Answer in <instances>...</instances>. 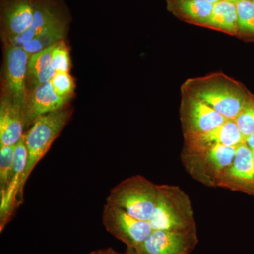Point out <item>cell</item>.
Here are the masks:
<instances>
[{
  "label": "cell",
  "mask_w": 254,
  "mask_h": 254,
  "mask_svg": "<svg viewBox=\"0 0 254 254\" xmlns=\"http://www.w3.org/2000/svg\"><path fill=\"white\" fill-rule=\"evenodd\" d=\"M182 91L196 97L221 114L235 120L253 94L240 82L222 73L189 78Z\"/></svg>",
  "instance_id": "obj_1"
},
{
  "label": "cell",
  "mask_w": 254,
  "mask_h": 254,
  "mask_svg": "<svg viewBox=\"0 0 254 254\" xmlns=\"http://www.w3.org/2000/svg\"><path fill=\"white\" fill-rule=\"evenodd\" d=\"M158 193L148 222L153 230H187L196 227L190 197L176 185H157Z\"/></svg>",
  "instance_id": "obj_2"
},
{
  "label": "cell",
  "mask_w": 254,
  "mask_h": 254,
  "mask_svg": "<svg viewBox=\"0 0 254 254\" xmlns=\"http://www.w3.org/2000/svg\"><path fill=\"white\" fill-rule=\"evenodd\" d=\"M237 147L217 145L194 149L184 145L180 158L193 180L205 187L219 188L224 174L233 162Z\"/></svg>",
  "instance_id": "obj_3"
},
{
  "label": "cell",
  "mask_w": 254,
  "mask_h": 254,
  "mask_svg": "<svg viewBox=\"0 0 254 254\" xmlns=\"http://www.w3.org/2000/svg\"><path fill=\"white\" fill-rule=\"evenodd\" d=\"M72 110L64 108L42 115L32 124L29 130L24 133V141L27 149L28 160L21 184L23 195L25 185L33 169L48 153L52 144L66 126L71 118Z\"/></svg>",
  "instance_id": "obj_4"
},
{
  "label": "cell",
  "mask_w": 254,
  "mask_h": 254,
  "mask_svg": "<svg viewBox=\"0 0 254 254\" xmlns=\"http://www.w3.org/2000/svg\"><path fill=\"white\" fill-rule=\"evenodd\" d=\"M157 193V185L153 182L141 175H132L110 190L106 203L123 209L133 218L148 222Z\"/></svg>",
  "instance_id": "obj_5"
},
{
  "label": "cell",
  "mask_w": 254,
  "mask_h": 254,
  "mask_svg": "<svg viewBox=\"0 0 254 254\" xmlns=\"http://www.w3.org/2000/svg\"><path fill=\"white\" fill-rule=\"evenodd\" d=\"M102 220L107 231L127 248H136L153 231L148 221L133 218L123 209L108 203L103 207Z\"/></svg>",
  "instance_id": "obj_6"
},
{
  "label": "cell",
  "mask_w": 254,
  "mask_h": 254,
  "mask_svg": "<svg viewBox=\"0 0 254 254\" xmlns=\"http://www.w3.org/2000/svg\"><path fill=\"white\" fill-rule=\"evenodd\" d=\"M181 91L180 118L183 136L205 133L227 121V119L204 102Z\"/></svg>",
  "instance_id": "obj_7"
},
{
  "label": "cell",
  "mask_w": 254,
  "mask_h": 254,
  "mask_svg": "<svg viewBox=\"0 0 254 254\" xmlns=\"http://www.w3.org/2000/svg\"><path fill=\"white\" fill-rule=\"evenodd\" d=\"M198 242L196 227L187 230H153L135 250L139 254H190Z\"/></svg>",
  "instance_id": "obj_8"
},
{
  "label": "cell",
  "mask_w": 254,
  "mask_h": 254,
  "mask_svg": "<svg viewBox=\"0 0 254 254\" xmlns=\"http://www.w3.org/2000/svg\"><path fill=\"white\" fill-rule=\"evenodd\" d=\"M30 55L21 47L5 44L2 93L23 107L27 96L28 63Z\"/></svg>",
  "instance_id": "obj_9"
},
{
  "label": "cell",
  "mask_w": 254,
  "mask_h": 254,
  "mask_svg": "<svg viewBox=\"0 0 254 254\" xmlns=\"http://www.w3.org/2000/svg\"><path fill=\"white\" fill-rule=\"evenodd\" d=\"M219 188L240 192L254 198L253 152L245 141L237 147L233 162L224 174Z\"/></svg>",
  "instance_id": "obj_10"
},
{
  "label": "cell",
  "mask_w": 254,
  "mask_h": 254,
  "mask_svg": "<svg viewBox=\"0 0 254 254\" xmlns=\"http://www.w3.org/2000/svg\"><path fill=\"white\" fill-rule=\"evenodd\" d=\"M24 136V135H23ZM28 153L25 144L24 136L16 143L15 149L14 171L9 186L2 198H0V231L2 232L9 222L14 210L22 203L23 195L21 193V184L26 165Z\"/></svg>",
  "instance_id": "obj_11"
},
{
  "label": "cell",
  "mask_w": 254,
  "mask_h": 254,
  "mask_svg": "<svg viewBox=\"0 0 254 254\" xmlns=\"http://www.w3.org/2000/svg\"><path fill=\"white\" fill-rule=\"evenodd\" d=\"M71 100L58 96L50 81L28 91L23 107L25 128L31 126L42 115L63 109Z\"/></svg>",
  "instance_id": "obj_12"
},
{
  "label": "cell",
  "mask_w": 254,
  "mask_h": 254,
  "mask_svg": "<svg viewBox=\"0 0 254 254\" xmlns=\"http://www.w3.org/2000/svg\"><path fill=\"white\" fill-rule=\"evenodd\" d=\"M36 2L33 0H4L1 20L4 41L22 35L31 27Z\"/></svg>",
  "instance_id": "obj_13"
},
{
  "label": "cell",
  "mask_w": 254,
  "mask_h": 254,
  "mask_svg": "<svg viewBox=\"0 0 254 254\" xmlns=\"http://www.w3.org/2000/svg\"><path fill=\"white\" fill-rule=\"evenodd\" d=\"M245 141V136L232 120H227L220 126L205 133L184 136V145L194 149L217 145L237 147Z\"/></svg>",
  "instance_id": "obj_14"
},
{
  "label": "cell",
  "mask_w": 254,
  "mask_h": 254,
  "mask_svg": "<svg viewBox=\"0 0 254 254\" xmlns=\"http://www.w3.org/2000/svg\"><path fill=\"white\" fill-rule=\"evenodd\" d=\"M23 107L2 93L0 102V147L15 145L24 135Z\"/></svg>",
  "instance_id": "obj_15"
},
{
  "label": "cell",
  "mask_w": 254,
  "mask_h": 254,
  "mask_svg": "<svg viewBox=\"0 0 254 254\" xmlns=\"http://www.w3.org/2000/svg\"><path fill=\"white\" fill-rule=\"evenodd\" d=\"M62 19L63 18L60 16L58 10L55 9L54 5L46 1L36 2L34 18L31 27L22 35L5 41V44L22 47L26 42L38 36L46 28L50 27Z\"/></svg>",
  "instance_id": "obj_16"
},
{
  "label": "cell",
  "mask_w": 254,
  "mask_h": 254,
  "mask_svg": "<svg viewBox=\"0 0 254 254\" xmlns=\"http://www.w3.org/2000/svg\"><path fill=\"white\" fill-rule=\"evenodd\" d=\"M167 9L175 17L196 26L208 21L214 4L205 0H166Z\"/></svg>",
  "instance_id": "obj_17"
},
{
  "label": "cell",
  "mask_w": 254,
  "mask_h": 254,
  "mask_svg": "<svg viewBox=\"0 0 254 254\" xmlns=\"http://www.w3.org/2000/svg\"><path fill=\"white\" fill-rule=\"evenodd\" d=\"M54 45L30 55L27 71L28 91L48 83L56 73L51 64L52 51Z\"/></svg>",
  "instance_id": "obj_18"
},
{
  "label": "cell",
  "mask_w": 254,
  "mask_h": 254,
  "mask_svg": "<svg viewBox=\"0 0 254 254\" xmlns=\"http://www.w3.org/2000/svg\"><path fill=\"white\" fill-rule=\"evenodd\" d=\"M203 27L211 28L231 36H237L236 3L220 0L214 4L211 14Z\"/></svg>",
  "instance_id": "obj_19"
},
{
  "label": "cell",
  "mask_w": 254,
  "mask_h": 254,
  "mask_svg": "<svg viewBox=\"0 0 254 254\" xmlns=\"http://www.w3.org/2000/svg\"><path fill=\"white\" fill-rule=\"evenodd\" d=\"M66 21L64 19L60 20L58 23L46 28L38 36L26 42L21 48L29 55L35 54L49 48L58 42L63 41L66 36Z\"/></svg>",
  "instance_id": "obj_20"
},
{
  "label": "cell",
  "mask_w": 254,
  "mask_h": 254,
  "mask_svg": "<svg viewBox=\"0 0 254 254\" xmlns=\"http://www.w3.org/2000/svg\"><path fill=\"white\" fill-rule=\"evenodd\" d=\"M237 36L254 39V4L252 0H242L236 3Z\"/></svg>",
  "instance_id": "obj_21"
},
{
  "label": "cell",
  "mask_w": 254,
  "mask_h": 254,
  "mask_svg": "<svg viewBox=\"0 0 254 254\" xmlns=\"http://www.w3.org/2000/svg\"><path fill=\"white\" fill-rule=\"evenodd\" d=\"M16 145L0 147V198L4 196L14 171Z\"/></svg>",
  "instance_id": "obj_22"
},
{
  "label": "cell",
  "mask_w": 254,
  "mask_h": 254,
  "mask_svg": "<svg viewBox=\"0 0 254 254\" xmlns=\"http://www.w3.org/2000/svg\"><path fill=\"white\" fill-rule=\"evenodd\" d=\"M51 64L55 72L68 73L71 68L69 50L64 41L55 43L52 51Z\"/></svg>",
  "instance_id": "obj_23"
},
{
  "label": "cell",
  "mask_w": 254,
  "mask_h": 254,
  "mask_svg": "<svg viewBox=\"0 0 254 254\" xmlns=\"http://www.w3.org/2000/svg\"><path fill=\"white\" fill-rule=\"evenodd\" d=\"M239 129L245 139L254 133V95L235 119Z\"/></svg>",
  "instance_id": "obj_24"
},
{
  "label": "cell",
  "mask_w": 254,
  "mask_h": 254,
  "mask_svg": "<svg viewBox=\"0 0 254 254\" xmlns=\"http://www.w3.org/2000/svg\"><path fill=\"white\" fill-rule=\"evenodd\" d=\"M50 83L58 96L61 98H72L74 93L75 83L72 76L69 73H55Z\"/></svg>",
  "instance_id": "obj_25"
},
{
  "label": "cell",
  "mask_w": 254,
  "mask_h": 254,
  "mask_svg": "<svg viewBox=\"0 0 254 254\" xmlns=\"http://www.w3.org/2000/svg\"><path fill=\"white\" fill-rule=\"evenodd\" d=\"M246 143L252 150H254V133L245 139Z\"/></svg>",
  "instance_id": "obj_26"
},
{
  "label": "cell",
  "mask_w": 254,
  "mask_h": 254,
  "mask_svg": "<svg viewBox=\"0 0 254 254\" xmlns=\"http://www.w3.org/2000/svg\"><path fill=\"white\" fill-rule=\"evenodd\" d=\"M126 254H139L134 248H127Z\"/></svg>",
  "instance_id": "obj_27"
},
{
  "label": "cell",
  "mask_w": 254,
  "mask_h": 254,
  "mask_svg": "<svg viewBox=\"0 0 254 254\" xmlns=\"http://www.w3.org/2000/svg\"><path fill=\"white\" fill-rule=\"evenodd\" d=\"M90 254H107V250L95 251Z\"/></svg>",
  "instance_id": "obj_28"
},
{
  "label": "cell",
  "mask_w": 254,
  "mask_h": 254,
  "mask_svg": "<svg viewBox=\"0 0 254 254\" xmlns=\"http://www.w3.org/2000/svg\"><path fill=\"white\" fill-rule=\"evenodd\" d=\"M107 254H119L118 252H115V251L113 250V249H108V250H107Z\"/></svg>",
  "instance_id": "obj_29"
},
{
  "label": "cell",
  "mask_w": 254,
  "mask_h": 254,
  "mask_svg": "<svg viewBox=\"0 0 254 254\" xmlns=\"http://www.w3.org/2000/svg\"><path fill=\"white\" fill-rule=\"evenodd\" d=\"M205 1H208V2L211 3V4H216L217 2L220 1V0H205Z\"/></svg>",
  "instance_id": "obj_30"
},
{
  "label": "cell",
  "mask_w": 254,
  "mask_h": 254,
  "mask_svg": "<svg viewBox=\"0 0 254 254\" xmlns=\"http://www.w3.org/2000/svg\"><path fill=\"white\" fill-rule=\"evenodd\" d=\"M225 1H232V2L237 3L240 1H242V0H225Z\"/></svg>",
  "instance_id": "obj_31"
},
{
  "label": "cell",
  "mask_w": 254,
  "mask_h": 254,
  "mask_svg": "<svg viewBox=\"0 0 254 254\" xmlns=\"http://www.w3.org/2000/svg\"><path fill=\"white\" fill-rule=\"evenodd\" d=\"M252 152H253V158H254V150H252Z\"/></svg>",
  "instance_id": "obj_32"
},
{
  "label": "cell",
  "mask_w": 254,
  "mask_h": 254,
  "mask_svg": "<svg viewBox=\"0 0 254 254\" xmlns=\"http://www.w3.org/2000/svg\"><path fill=\"white\" fill-rule=\"evenodd\" d=\"M252 2H253V3H254V0H252Z\"/></svg>",
  "instance_id": "obj_33"
}]
</instances>
